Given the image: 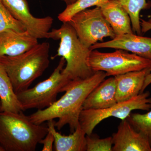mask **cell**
I'll list each match as a JSON object with an SVG mask.
<instances>
[{"label": "cell", "instance_id": "cell-1", "mask_svg": "<svg viewBox=\"0 0 151 151\" xmlns=\"http://www.w3.org/2000/svg\"><path fill=\"white\" fill-rule=\"evenodd\" d=\"M106 77L105 72L97 71L89 78L71 80L61 98L48 108L37 110L28 116L30 120L40 125L57 119L55 126L58 130L68 125L70 133H73L79 126V116L86 97Z\"/></svg>", "mask_w": 151, "mask_h": 151}, {"label": "cell", "instance_id": "cell-5", "mask_svg": "<svg viewBox=\"0 0 151 151\" xmlns=\"http://www.w3.org/2000/svg\"><path fill=\"white\" fill-rule=\"evenodd\" d=\"M65 60L61 57L59 63L47 79L40 82L31 88L17 93L23 111L35 108L42 110L52 105L57 96L65 89L71 80L62 73Z\"/></svg>", "mask_w": 151, "mask_h": 151}, {"label": "cell", "instance_id": "cell-7", "mask_svg": "<svg viewBox=\"0 0 151 151\" xmlns=\"http://www.w3.org/2000/svg\"><path fill=\"white\" fill-rule=\"evenodd\" d=\"M149 91L140 93L132 99L100 110H82L79 116V125L86 135L92 134L94 129L103 120L113 117L123 120L134 110L150 111L151 98Z\"/></svg>", "mask_w": 151, "mask_h": 151}, {"label": "cell", "instance_id": "cell-13", "mask_svg": "<svg viewBox=\"0 0 151 151\" xmlns=\"http://www.w3.org/2000/svg\"><path fill=\"white\" fill-rule=\"evenodd\" d=\"M150 73L151 68H147L114 76L116 81L117 103L130 100L139 94L146 76Z\"/></svg>", "mask_w": 151, "mask_h": 151}, {"label": "cell", "instance_id": "cell-10", "mask_svg": "<svg viewBox=\"0 0 151 151\" xmlns=\"http://www.w3.org/2000/svg\"><path fill=\"white\" fill-rule=\"evenodd\" d=\"M110 48L129 51L151 61V37L136 35L134 33L116 36L111 40L97 42L90 47L91 50Z\"/></svg>", "mask_w": 151, "mask_h": 151}, {"label": "cell", "instance_id": "cell-14", "mask_svg": "<svg viewBox=\"0 0 151 151\" xmlns=\"http://www.w3.org/2000/svg\"><path fill=\"white\" fill-rule=\"evenodd\" d=\"M116 84L115 77L104 79L86 97L83 110L105 109L117 103Z\"/></svg>", "mask_w": 151, "mask_h": 151}, {"label": "cell", "instance_id": "cell-6", "mask_svg": "<svg viewBox=\"0 0 151 151\" xmlns=\"http://www.w3.org/2000/svg\"><path fill=\"white\" fill-rule=\"evenodd\" d=\"M88 63L93 71H104L107 76L151 68L150 60L122 49L112 52H102L92 50Z\"/></svg>", "mask_w": 151, "mask_h": 151}, {"label": "cell", "instance_id": "cell-11", "mask_svg": "<svg viewBox=\"0 0 151 151\" xmlns=\"http://www.w3.org/2000/svg\"><path fill=\"white\" fill-rule=\"evenodd\" d=\"M112 151H151L147 138L135 129L127 119L122 120L112 136Z\"/></svg>", "mask_w": 151, "mask_h": 151}, {"label": "cell", "instance_id": "cell-28", "mask_svg": "<svg viewBox=\"0 0 151 151\" xmlns=\"http://www.w3.org/2000/svg\"><path fill=\"white\" fill-rule=\"evenodd\" d=\"M1 98H0V112H1Z\"/></svg>", "mask_w": 151, "mask_h": 151}, {"label": "cell", "instance_id": "cell-29", "mask_svg": "<svg viewBox=\"0 0 151 151\" xmlns=\"http://www.w3.org/2000/svg\"><path fill=\"white\" fill-rule=\"evenodd\" d=\"M148 22H149L151 23V18L150 19Z\"/></svg>", "mask_w": 151, "mask_h": 151}, {"label": "cell", "instance_id": "cell-16", "mask_svg": "<svg viewBox=\"0 0 151 151\" xmlns=\"http://www.w3.org/2000/svg\"><path fill=\"white\" fill-rule=\"evenodd\" d=\"M55 122L54 120L47 122L48 131L54 136L55 151H86V134L80 125L70 134L65 136L56 131Z\"/></svg>", "mask_w": 151, "mask_h": 151}, {"label": "cell", "instance_id": "cell-24", "mask_svg": "<svg viewBox=\"0 0 151 151\" xmlns=\"http://www.w3.org/2000/svg\"><path fill=\"white\" fill-rule=\"evenodd\" d=\"M141 29L142 33H145L151 30V23L140 19Z\"/></svg>", "mask_w": 151, "mask_h": 151}, {"label": "cell", "instance_id": "cell-12", "mask_svg": "<svg viewBox=\"0 0 151 151\" xmlns=\"http://www.w3.org/2000/svg\"><path fill=\"white\" fill-rule=\"evenodd\" d=\"M38 43L27 31L7 30L0 33V57L14 56L28 51Z\"/></svg>", "mask_w": 151, "mask_h": 151}, {"label": "cell", "instance_id": "cell-18", "mask_svg": "<svg viewBox=\"0 0 151 151\" xmlns=\"http://www.w3.org/2000/svg\"><path fill=\"white\" fill-rule=\"evenodd\" d=\"M126 11L131 19L132 30L134 33L142 34L140 13L142 10L151 7V4L147 0H115Z\"/></svg>", "mask_w": 151, "mask_h": 151}, {"label": "cell", "instance_id": "cell-19", "mask_svg": "<svg viewBox=\"0 0 151 151\" xmlns=\"http://www.w3.org/2000/svg\"><path fill=\"white\" fill-rule=\"evenodd\" d=\"M109 0H77L70 5L66 6L62 12L58 14V18L63 23L68 22L76 14L91 7L99 6L101 4Z\"/></svg>", "mask_w": 151, "mask_h": 151}, {"label": "cell", "instance_id": "cell-26", "mask_svg": "<svg viewBox=\"0 0 151 151\" xmlns=\"http://www.w3.org/2000/svg\"><path fill=\"white\" fill-rule=\"evenodd\" d=\"M65 3L66 6L70 5L75 3L77 0H61Z\"/></svg>", "mask_w": 151, "mask_h": 151}, {"label": "cell", "instance_id": "cell-4", "mask_svg": "<svg viewBox=\"0 0 151 151\" xmlns=\"http://www.w3.org/2000/svg\"><path fill=\"white\" fill-rule=\"evenodd\" d=\"M49 39L60 40L57 53L51 59L57 57L65 59V65L62 72L70 80L85 79L94 74L95 72L88 63L91 50L81 42L69 23H63L59 28L52 30Z\"/></svg>", "mask_w": 151, "mask_h": 151}, {"label": "cell", "instance_id": "cell-21", "mask_svg": "<svg viewBox=\"0 0 151 151\" xmlns=\"http://www.w3.org/2000/svg\"><path fill=\"white\" fill-rule=\"evenodd\" d=\"M10 29L21 32L27 31L24 25L11 14L0 0V33Z\"/></svg>", "mask_w": 151, "mask_h": 151}, {"label": "cell", "instance_id": "cell-17", "mask_svg": "<svg viewBox=\"0 0 151 151\" xmlns=\"http://www.w3.org/2000/svg\"><path fill=\"white\" fill-rule=\"evenodd\" d=\"M1 112L19 113L23 111L7 73L0 64Z\"/></svg>", "mask_w": 151, "mask_h": 151}, {"label": "cell", "instance_id": "cell-27", "mask_svg": "<svg viewBox=\"0 0 151 151\" xmlns=\"http://www.w3.org/2000/svg\"><path fill=\"white\" fill-rule=\"evenodd\" d=\"M0 151H5L4 149L0 145Z\"/></svg>", "mask_w": 151, "mask_h": 151}, {"label": "cell", "instance_id": "cell-2", "mask_svg": "<svg viewBox=\"0 0 151 151\" xmlns=\"http://www.w3.org/2000/svg\"><path fill=\"white\" fill-rule=\"evenodd\" d=\"M50 45L38 43L28 51L14 56L0 57V64L7 73L16 93L29 88L49 65Z\"/></svg>", "mask_w": 151, "mask_h": 151}, {"label": "cell", "instance_id": "cell-20", "mask_svg": "<svg viewBox=\"0 0 151 151\" xmlns=\"http://www.w3.org/2000/svg\"><path fill=\"white\" fill-rule=\"evenodd\" d=\"M127 120L148 141L151 147V110L145 114L131 113Z\"/></svg>", "mask_w": 151, "mask_h": 151}, {"label": "cell", "instance_id": "cell-25", "mask_svg": "<svg viewBox=\"0 0 151 151\" xmlns=\"http://www.w3.org/2000/svg\"><path fill=\"white\" fill-rule=\"evenodd\" d=\"M150 84H151V73L146 76L142 89L141 90V93H142V92H145L146 88Z\"/></svg>", "mask_w": 151, "mask_h": 151}, {"label": "cell", "instance_id": "cell-23", "mask_svg": "<svg viewBox=\"0 0 151 151\" xmlns=\"http://www.w3.org/2000/svg\"><path fill=\"white\" fill-rule=\"evenodd\" d=\"M54 137L53 134L49 132L46 136L40 141L39 144L43 145L42 151H52L53 150L54 144Z\"/></svg>", "mask_w": 151, "mask_h": 151}, {"label": "cell", "instance_id": "cell-15", "mask_svg": "<svg viewBox=\"0 0 151 151\" xmlns=\"http://www.w3.org/2000/svg\"><path fill=\"white\" fill-rule=\"evenodd\" d=\"M99 7L116 36L134 33L129 14L116 1L109 0Z\"/></svg>", "mask_w": 151, "mask_h": 151}, {"label": "cell", "instance_id": "cell-9", "mask_svg": "<svg viewBox=\"0 0 151 151\" xmlns=\"http://www.w3.org/2000/svg\"><path fill=\"white\" fill-rule=\"evenodd\" d=\"M15 17L24 25L27 31L38 39L49 38L53 19L47 16L37 18L30 12L27 0H1Z\"/></svg>", "mask_w": 151, "mask_h": 151}, {"label": "cell", "instance_id": "cell-8", "mask_svg": "<svg viewBox=\"0 0 151 151\" xmlns=\"http://www.w3.org/2000/svg\"><path fill=\"white\" fill-rule=\"evenodd\" d=\"M68 23L73 28L81 42L89 48L98 41L103 42L105 37L113 39L116 36L99 6L78 12Z\"/></svg>", "mask_w": 151, "mask_h": 151}, {"label": "cell", "instance_id": "cell-3", "mask_svg": "<svg viewBox=\"0 0 151 151\" xmlns=\"http://www.w3.org/2000/svg\"><path fill=\"white\" fill-rule=\"evenodd\" d=\"M48 132L47 126L32 123L23 111L0 112V145L5 151H35Z\"/></svg>", "mask_w": 151, "mask_h": 151}, {"label": "cell", "instance_id": "cell-22", "mask_svg": "<svg viewBox=\"0 0 151 151\" xmlns=\"http://www.w3.org/2000/svg\"><path fill=\"white\" fill-rule=\"evenodd\" d=\"M86 151H112L113 142L112 137L100 139L92 134L86 135Z\"/></svg>", "mask_w": 151, "mask_h": 151}]
</instances>
